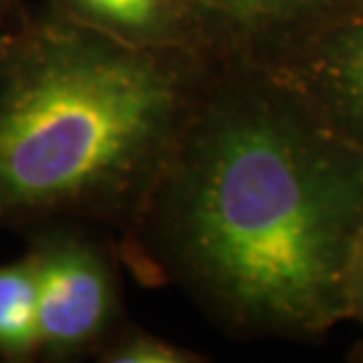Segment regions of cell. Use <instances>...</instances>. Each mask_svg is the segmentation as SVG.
I'll return each mask as SVG.
<instances>
[{
	"label": "cell",
	"instance_id": "cell-1",
	"mask_svg": "<svg viewBox=\"0 0 363 363\" xmlns=\"http://www.w3.org/2000/svg\"><path fill=\"white\" fill-rule=\"evenodd\" d=\"M182 236L196 272L238 314L318 328L352 297L361 156L276 108L224 116L196 149Z\"/></svg>",
	"mask_w": 363,
	"mask_h": 363
},
{
	"label": "cell",
	"instance_id": "cell-3",
	"mask_svg": "<svg viewBox=\"0 0 363 363\" xmlns=\"http://www.w3.org/2000/svg\"><path fill=\"white\" fill-rule=\"evenodd\" d=\"M111 288L104 264L81 245L67 243L38 257V342L71 350L106 321Z\"/></svg>",
	"mask_w": 363,
	"mask_h": 363
},
{
	"label": "cell",
	"instance_id": "cell-4",
	"mask_svg": "<svg viewBox=\"0 0 363 363\" xmlns=\"http://www.w3.org/2000/svg\"><path fill=\"white\" fill-rule=\"evenodd\" d=\"M38 342V259L0 269V352L21 357Z\"/></svg>",
	"mask_w": 363,
	"mask_h": 363
},
{
	"label": "cell",
	"instance_id": "cell-5",
	"mask_svg": "<svg viewBox=\"0 0 363 363\" xmlns=\"http://www.w3.org/2000/svg\"><path fill=\"white\" fill-rule=\"evenodd\" d=\"M321 78L345 113L363 123V17L354 19L328 43L321 60Z\"/></svg>",
	"mask_w": 363,
	"mask_h": 363
},
{
	"label": "cell",
	"instance_id": "cell-7",
	"mask_svg": "<svg viewBox=\"0 0 363 363\" xmlns=\"http://www.w3.org/2000/svg\"><path fill=\"white\" fill-rule=\"evenodd\" d=\"M199 3L243 24H259L300 12L314 0H199Z\"/></svg>",
	"mask_w": 363,
	"mask_h": 363
},
{
	"label": "cell",
	"instance_id": "cell-6",
	"mask_svg": "<svg viewBox=\"0 0 363 363\" xmlns=\"http://www.w3.org/2000/svg\"><path fill=\"white\" fill-rule=\"evenodd\" d=\"M94 24L118 35H154L165 21V0H76Z\"/></svg>",
	"mask_w": 363,
	"mask_h": 363
},
{
	"label": "cell",
	"instance_id": "cell-8",
	"mask_svg": "<svg viewBox=\"0 0 363 363\" xmlns=\"http://www.w3.org/2000/svg\"><path fill=\"white\" fill-rule=\"evenodd\" d=\"M184 359L186 357L182 352L172 350L170 345H163L151 337L133 340V342H128L125 347H121L113 357V361H123V363H177Z\"/></svg>",
	"mask_w": 363,
	"mask_h": 363
},
{
	"label": "cell",
	"instance_id": "cell-9",
	"mask_svg": "<svg viewBox=\"0 0 363 363\" xmlns=\"http://www.w3.org/2000/svg\"><path fill=\"white\" fill-rule=\"evenodd\" d=\"M352 297H357L363 309V238L357 252V262H354V276H352Z\"/></svg>",
	"mask_w": 363,
	"mask_h": 363
},
{
	"label": "cell",
	"instance_id": "cell-2",
	"mask_svg": "<svg viewBox=\"0 0 363 363\" xmlns=\"http://www.w3.org/2000/svg\"><path fill=\"white\" fill-rule=\"evenodd\" d=\"M175 111L172 76L106 35L50 31L0 81V215L123 184Z\"/></svg>",
	"mask_w": 363,
	"mask_h": 363
}]
</instances>
